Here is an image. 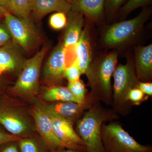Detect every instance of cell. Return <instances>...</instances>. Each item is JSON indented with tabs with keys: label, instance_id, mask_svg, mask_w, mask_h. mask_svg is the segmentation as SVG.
<instances>
[{
	"label": "cell",
	"instance_id": "cell-22",
	"mask_svg": "<svg viewBox=\"0 0 152 152\" xmlns=\"http://www.w3.org/2000/svg\"><path fill=\"white\" fill-rule=\"evenodd\" d=\"M152 0H128L119 11L120 16L126 18L136 9L146 7L151 4Z\"/></svg>",
	"mask_w": 152,
	"mask_h": 152
},
{
	"label": "cell",
	"instance_id": "cell-9",
	"mask_svg": "<svg viewBox=\"0 0 152 152\" xmlns=\"http://www.w3.org/2000/svg\"><path fill=\"white\" fill-rule=\"evenodd\" d=\"M36 128L44 141L50 148H63L61 142L55 135L51 120L44 105L35 107L32 110Z\"/></svg>",
	"mask_w": 152,
	"mask_h": 152
},
{
	"label": "cell",
	"instance_id": "cell-11",
	"mask_svg": "<svg viewBox=\"0 0 152 152\" xmlns=\"http://www.w3.org/2000/svg\"><path fill=\"white\" fill-rule=\"evenodd\" d=\"M75 47L76 58L74 61L82 75L85 74L94 59L92 39L88 26H86L84 28L80 39Z\"/></svg>",
	"mask_w": 152,
	"mask_h": 152
},
{
	"label": "cell",
	"instance_id": "cell-34",
	"mask_svg": "<svg viewBox=\"0 0 152 152\" xmlns=\"http://www.w3.org/2000/svg\"><path fill=\"white\" fill-rule=\"evenodd\" d=\"M9 0H0V6L4 7L7 9L8 5Z\"/></svg>",
	"mask_w": 152,
	"mask_h": 152
},
{
	"label": "cell",
	"instance_id": "cell-21",
	"mask_svg": "<svg viewBox=\"0 0 152 152\" xmlns=\"http://www.w3.org/2000/svg\"><path fill=\"white\" fill-rule=\"evenodd\" d=\"M67 87L79 103L84 104L90 101H94L87 96L86 85L80 79L75 81L69 82Z\"/></svg>",
	"mask_w": 152,
	"mask_h": 152
},
{
	"label": "cell",
	"instance_id": "cell-33",
	"mask_svg": "<svg viewBox=\"0 0 152 152\" xmlns=\"http://www.w3.org/2000/svg\"><path fill=\"white\" fill-rule=\"evenodd\" d=\"M8 10L4 7L0 6V18L4 17V16L6 12H7Z\"/></svg>",
	"mask_w": 152,
	"mask_h": 152
},
{
	"label": "cell",
	"instance_id": "cell-23",
	"mask_svg": "<svg viewBox=\"0 0 152 152\" xmlns=\"http://www.w3.org/2000/svg\"><path fill=\"white\" fill-rule=\"evenodd\" d=\"M67 15L62 12H56L49 19V24L55 30H61L65 28L67 24Z\"/></svg>",
	"mask_w": 152,
	"mask_h": 152
},
{
	"label": "cell",
	"instance_id": "cell-4",
	"mask_svg": "<svg viewBox=\"0 0 152 152\" xmlns=\"http://www.w3.org/2000/svg\"><path fill=\"white\" fill-rule=\"evenodd\" d=\"M113 77L112 110L118 115L126 116L130 113L133 105L127 100L129 92L132 89L138 88L139 80L136 75L134 61L127 58L125 64L117 65Z\"/></svg>",
	"mask_w": 152,
	"mask_h": 152
},
{
	"label": "cell",
	"instance_id": "cell-26",
	"mask_svg": "<svg viewBox=\"0 0 152 152\" xmlns=\"http://www.w3.org/2000/svg\"><path fill=\"white\" fill-rule=\"evenodd\" d=\"M127 0H105L104 12L109 16H112L119 11Z\"/></svg>",
	"mask_w": 152,
	"mask_h": 152
},
{
	"label": "cell",
	"instance_id": "cell-13",
	"mask_svg": "<svg viewBox=\"0 0 152 152\" xmlns=\"http://www.w3.org/2000/svg\"><path fill=\"white\" fill-rule=\"evenodd\" d=\"M94 101L80 104L73 102H56L47 107L60 118L70 122L73 124L77 122Z\"/></svg>",
	"mask_w": 152,
	"mask_h": 152
},
{
	"label": "cell",
	"instance_id": "cell-28",
	"mask_svg": "<svg viewBox=\"0 0 152 152\" xmlns=\"http://www.w3.org/2000/svg\"><path fill=\"white\" fill-rule=\"evenodd\" d=\"M12 41L10 34L5 23H0V48Z\"/></svg>",
	"mask_w": 152,
	"mask_h": 152
},
{
	"label": "cell",
	"instance_id": "cell-14",
	"mask_svg": "<svg viewBox=\"0 0 152 152\" xmlns=\"http://www.w3.org/2000/svg\"><path fill=\"white\" fill-rule=\"evenodd\" d=\"M18 46L13 41L0 48V75L13 72L23 66V59Z\"/></svg>",
	"mask_w": 152,
	"mask_h": 152
},
{
	"label": "cell",
	"instance_id": "cell-2",
	"mask_svg": "<svg viewBox=\"0 0 152 152\" xmlns=\"http://www.w3.org/2000/svg\"><path fill=\"white\" fill-rule=\"evenodd\" d=\"M119 116L112 109H107L95 101L77 122L76 132L85 144L87 152H105L101 137L104 123L117 120Z\"/></svg>",
	"mask_w": 152,
	"mask_h": 152
},
{
	"label": "cell",
	"instance_id": "cell-27",
	"mask_svg": "<svg viewBox=\"0 0 152 152\" xmlns=\"http://www.w3.org/2000/svg\"><path fill=\"white\" fill-rule=\"evenodd\" d=\"M82 75L75 61L68 67L66 68L64 73V77H65L69 82L75 81L80 79Z\"/></svg>",
	"mask_w": 152,
	"mask_h": 152
},
{
	"label": "cell",
	"instance_id": "cell-24",
	"mask_svg": "<svg viewBox=\"0 0 152 152\" xmlns=\"http://www.w3.org/2000/svg\"><path fill=\"white\" fill-rule=\"evenodd\" d=\"M148 97L149 96L145 95L138 88H135L129 92L127 100L131 102L133 106H138L146 101Z\"/></svg>",
	"mask_w": 152,
	"mask_h": 152
},
{
	"label": "cell",
	"instance_id": "cell-36",
	"mask_svg": "<svg viewBox=\"0 0 152 152\" xmlns=\"http://www.w3.org/2000/svg\"><path fill=\"white\" fill-rule=\"evenodd\" d=\"M0 82H1V80H0Z\"/></svg>",
	"mask_w": 152,
	"mask_h": 152
},
{
	"label": "cell",
	"instance_id": "cell-25",
	"mask_svg": "<svg viewBox=\"0 0 152 152\" xmlns=\"http://www.w3.org/2000/svg\"><path fill=\"white\" fill-rule=\"evenodd\" d=\"M21 152H44L39 144L32 139H21L19 141Z\"/></svg>",
	"mask_w": 152,
	"mask_h": 152
},
{
	"label": "cell",
	"instance_id": "cell-15",
	"mask_svg": "<svg viewBox=\"0 0 152 152\" xmlns=\"http://www.w3.org/2000/svg\"><path fill=\"white\" fill-rule=\"evenodd\" d=\"M67 24L65 27L62 43L66 49L75 45L77 43L83 30L84 15L80 12L71 10L67 14Z\"/></svg>",
	"mask_w": 152,
	"mask_h": 152
},
{
	"label": "cell",
	"instance_id": "cell-5",
	"mask_svg": "<svg viewBox=\"0 0 152 152\" xmlns=\"http://www.w3.org/2000/svg\"><path fill=\"white\" fill-rule=\"evenodd\" d=\"M101 137L105 152H152V147L136 141L116 120L104 123Z\"/></svg>",
	"mask_w": 152,
	"mask_h": 152
},
{
	"label": "cell",
	"instance_id": "cell-10",
	"mask_svg": "<svg viewBox=\"0 0 152 152\" xmlns=\"http://www.w3.org/2000/svg\"><path fill=\"white\" fill-rule=\"evenodd\" d=\"M66 49L61 42L53 50L44 69L45 78L50 82L58 83L62 80L66 67Z\"/></svg>",
	"mask_w": 152,
	"mask_h": 152
},
{
	"label": "cell",
	"instance_id": "cell-16",
	"mask_svg": "<svg viewBox=\"0 0 152 152\" xmlns=\"http://www.w3.org/2000/svg\"><path fill=\"white\" fill-rule=\"evenodd\" d=\"M105 0H72L71 10L86 17L91 21L99 23L104 13Z\"/></svg>",
	"mask_w": 152,
	"mask_h": 152
},
{
	"label": "cell",
	"instance_id": "cell-20",
	"mask_svg": "<svg viewBox=\"0 0 152 152\" xmlns=\"http://www.w3.org/2000/svg\"><path fill=\"white\" fill-rule=\"evenodd\" d=\"M32 8L33 0H9L7 10L18 18L29 19Z\"/></svg>",
	"mask_w": 152,
	"mask_h": 152
},
{
	"label": "cell",
	"instance_id": "cell-35",
	"mask_svg": "<svg viewBox=\"0 0 152 152\" xmlns=\"http://www.w3.org/2000/svg\"><path fill=\"white\" fill-rule=\"evenodd\" d=\"M66 1H67L68 3H69V4H70L71 3V2L72 1V0H66Z\"/></svg>",
	"mask_w": 152,
	"mask_h": 152
},
{
	"label": "cell",
	"instance_id": "cell-6",
	"mask_svg": "<svg viewBox=\"0 0 152 152\" xmlns=\"http://www.w3.org/2000/svg\"><path fill=\"white\" fill-rule=\"evenodd\" d=\"M48 50V47L45 46L34 56L25 60L21 72L12 88L14 94L28 98L37 94L41 66Z\"/></svg>",
	"mask_w": 152,
	"mask_h": 152
},
{
	"label": "cell",
	"instance_id": "cell-1",
	"mask_svg": "<svg viewBox=\"0 0 152 152\" xmlns=\"http://www.w3.org/2000/svg\"><path fill=\"white\" fill-rule=\"evenodd\" d=\"M118 54L111 52L94 59L85 75L91 91L88 96L94 101L112 106L113 87L111 78L117 65Z\"/></svg>",
	"mask_w": 152,
	"mask_h": 152
},
{
	"label": "cell",
	"instance_id": "cell-30",
	"mask_svg": "<svg viewBox=\"0 0 152 152\" xmlns=\"http://www.w3.org/2000/svg\"><path fill=\"white\" fill-rule=\"evenodd\" d=\"M138 88L145 95L149 96H152V83L139 82Z\"/></svg>",
	"mask_w": 152,
	"mask_h": 152
},
{
	"label": "cell",
	"instance_id": "cell-29",
	"mask_svg": "<svg viewBox=\"0 0 152 152\" xmlns=\"http://www.w3.org/2000/svg\"><path fill=\"white\" fill-rule=\"evenodd\" d=\"M21 138L19 136L10 134L0 130V145L12 142H18Z\"/></svg>",
	"mask_w": 152,
	"mask_h": 152
},
{
	"label": "cell",
	"instance_id": "cell-19",
	"mask_svg": "<svg viewBox=\"0 0 152 152\" xmlns=\"http://www.w3.org/2000/svg\"><path fill=\"white\" fill-rule=\"evenodd\" d=\"M43 98L45 100L49 102L70 101L80 104L67 87L62 86H54L48 88L44 93Z\"/></svg>",
	"mask_w": 152,
	"mask_h": 152
},
{
	"label": "cell",
	"instance_id": "cell-31",
	"mask_svg": "<svg viewBox=\"0 0 152 152\" xmlns=\"http://www.w3.org/2000/svg\"><path fill=\"white\" fill-rule=\"evenodd\" d=\"M2 152H18V151L15 146L12 145L5 148Z\"/></svg>",
	"mask_w": 152,
	"mask_h": 152
},
{
	"label": "cell",
	"instance_id": "cell-32",
	"mask_svg": "<svg viewBox=\"0 0 152 152\" xmlns=\"http://www.w3.org/2000/svg\"><path fill=\"white\" fill-rule=\"evenodd\" d=\"M51 152H86L83 151H76V150L68 149L66 150H53Z\"/></svg>",
	"mask_w": 152,
	"mask_h": 152
},
{
	"label": "cell",
	"instance_id": "cell-3",
	"mask_svg": "<svg viewBox=\"0 0 152 152\" xmlns=\"http://www.w3.org/2000/svg\"><path fill=\"white\" fill-rule=\"evenodd\" d=\"M151 14V9L145 7L135 18L106 27L101 38L102 44L109 49H119L130 44L140 34Z\"/></svg>",
	"mask_w": 152,
	"mask_h": 152
},
{
	"label": "cell",
	"instance_id": "cell-17",
	"mask_svg": "<svg viewBox=\"0 0 152 152\" xmlns=\"http://www.w3.org/2000/svg\"><path fill=\"white\" fill-rule=\"evenodd\" d=\"M71 10L70 4L66 0H33L32 13L38 20L53 12H62L67 15Z\"/></svg>",
	"mask_w": 152,
	"mask_h": 152
},
{
	"label": "cell",
	"instance_id": "cell-7",
	"mask_svg": "<svg viewBox=\"0 0 152 152\" xmlns=\"http://www.w3.org/2000/svg\"><path fill=\"white\" fill-rule=\"evenodd\" d=\"M4 18L12 40L18 46L28 52L39 43V35L30 19L21 18L8 11Z\"/></svg>",
	"mask_w": 152,
	"mask_h": 152
},
{
	"label": "cell",
	"instance_id": "cell-18",
	"mask_svg": "<svg viewBox=\"0 0 152 152\" xmlns=\"http://www.w3.org/2000/svg\"><path fill=\"white\" fill-rule=\"evenodd\" d=\"M0 124L12 134L19 137L28 129V124L23 118L9 109H0Z\"/></svg>",
	"mask_w": 152,
	"mask_h": 152
},
{
	"label": "cell",
	"instance_id": "cell-12",
	"mask_svg": "<svg viewBox=\"0 0 152 152\" xmlns=\"http://www.w3.org/2000/svg\"><path fill=\"white\" fill-rule=\"evenodd\" d=\"M135 69L139 82H150L152 79V44L134 48Z\"/></svg>",
	"mask_w": 152,
	"mask_h": 152
},
{
	"label": "cell",
	"instance_id": "cell-8",
	"mask_svg": "<svg viewBox=\"0 0 152 152\" xmlns=\"http://www.w3.org/2000/svg\"><path fill=\"white\" fill-rule=\"evenodd\" d=\"M44 106L51 120L54 132L61 142L63 148L86 152L85 144L74 129L73 124L57 116L47 106Z\"/></svg>",
	"mask_w": 152,
	"mask_h": 152
}]
</instances>
